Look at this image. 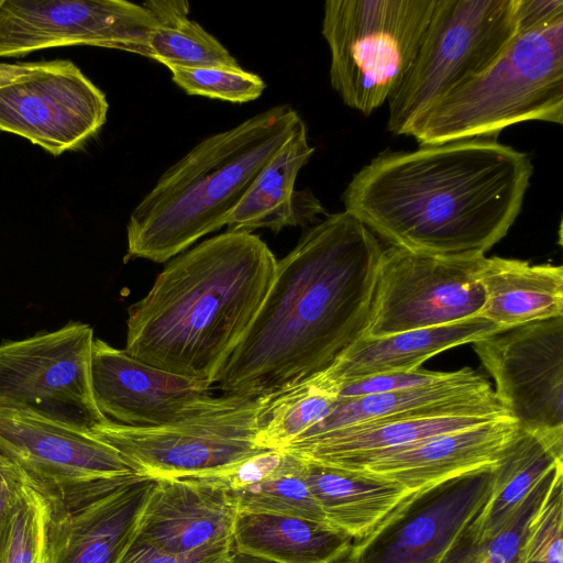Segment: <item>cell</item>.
<instances>
[{
	"instance_id": "obj_1",
	"label": "cell",
	"mask_w": 563,
	"mask_h": 563,
	"mask_svg": "<svg viewBox=\"0 0 563 563\" xmlns=\"http://www.w3.org/2000/svg\"><path fill=\"white\" fill-rule=\"evenodd\" d=\"M383 247L347 211L327 214L277 261L272 286L214 383L269 397L327 369L364 336Z\"/></svg>"
},
{
	"instance_id": "obj_2",
	"label": "cell",
	"mask_w": 563,
	"mask_h": 563,
	"mask_svg": "<svg viewBox=\"0 0 563 563\" xmlns=\"http://www.w3.org/2000/svg\"><path fill=\"white\" fill-rule=\"evenodd\" d=\"M533 165L496 139L385 151L342 195L344 210L391 246L448 257H479L519 216Z\"/></svg>"
},
{
	"instance_id": "obj_3",
	"label": "cell",
	"mask_w": 563,
	"mask_h": 563,
	"mask_svg": "<svg viewBox=\"0 0 563 563\" xmlns=\"http://www.w3.org/2000/svg\"><path fill=\"white\" fill-rule=\"evenodd\" d=\"M277 260L260 236L230 232L172 258L128 309V354L214 384L257 314Z\"/></svg>"
},
{
	"instance_id": "obj_4",
	"label": "cell",
	"mask_w": 563,
	"mask_h": 563,
	"mask_svg": "<svg viewBox=\"0 0 563 563\" xmlns=\"http://www.w3.org/2000/svg\"><path fill=\"white\" fill-rule=\"evenodd\" d=\"M301 120L274 106L210 135L165 170L130 214L124 263L166 262L228 219Z\"/></svg>"
},
{
	"instance_id": "obj_5",
	"label": "cell",
	"mask_w": 563,
	"mask_h": 563,
	"mask_svg": "<svg viewBox=\"0 0 563 563\" xmlns=\"http://www.w3.org/2000/svg\"><path fill=\"white\" fill-rule=\"evenodd\" d=\"M526 121L563 123V18L517 32L493 65L431 106L407 135L420 145L495 139Z\"/></svg>"
},
{
	"instance_id": "obj_6",
	"label": "cell",
	"mask_w": 563,
	"mask_h": 563,
	"mask_svg": "<svg viewBox=\"0 0 563 563\" xmlns=\"http://www.w3.org/2000/svg\"><path fill=\"white\" fill-rule=\"evenodd\" d=\"M438 0H328L321 32L330 81L364 115L380 108L409 69Z\"/></svg>"
},
{
	"instance_id": "obj_7",
	"label": "cell",
	"mask_w": 563,
	"mask_h": 563,
	"mask_svg": "<svg viewBox=\"0 0 563 563\" xmlns=\"http://www.w3.org/2000/svg\"><path fill=\"white\" fill-rule=\"evenodd\" d=\"M264 399L223 394L162 426L136 428L107 419L89 432L153 479L225 476L265 451L255 444Z\"/></svg>"
},
{
	"instance_id": "obj_8",
	"label": "cell",
	"mask_w": 563,
	"mask_h": 563,
	"mask_svg": "<svg viewBox=\"0 0 563 563\" xmlns=\"http://www.w3.org/2000/svg\"><path fill=\"white\" fill-rule=\"evenodd\" d=\"M517 0H438L420 47L387 100V129L407 135L431 106L493 65L517 34Z\"/></svg>"
},
{
	"instance_id": "obj_9",
	"label": "cell",
	"mask_w": 563,
	"mask_h": 563,
	"mask_svg": "<svg viewBox=\"0 0 563 563\" xmlns=\"http://www.w3.org/2000/svg\"><path fill=\"white\" fill-rule=\"evenodd\" d=\"M93 330L68 322L0 344V408L89 432L107 420L91 387Z\"/></svg>"
},
{
	"instance_id": "obj_10",
	"label": "cell",
	"mask_w": 563,
	"mask_h": 563,
	"mask_svg": "<svg viewBox=\"0 0 563 563\" xmlns=\"http://www.w3.org/2000/svg\"><path fill=\"white\" fill-rule=\"evenodd\" d=\"M108 110L106 95L71 60L0 62V131L54 156L86 144Z\"/></svg>"
},
{
	"instance_id": "obj_11",
	"label": "cell",
	"mask_w": 563,
	"mask_h": 563,
	"mask_svg": "<svg viewBox=\"0 0 563 563\" xmlns=\"http://www.w3.org/2000/svg\"><path fill=\"white\" fill-rule=\"evenodd\" d=\"M484 256L448 257L383 249L364 336L380 338L479 317Z\"/></svg>"
},
{
	"instance_id": "obj_12",
	"label": "cell",
	"mask_w": 563,
	"mask_h": 563,
	"mask_svg": "<svg viewBox=\"0 0 563 563\" xmlns=\"http://www.w3.org/2000/svg\"><path fill=\"white\" fill-rule=\"evenodd\" d=\"M0 454L48 507L71 504L136 473L90 432L0 408Z\"/></svg>"
},
{
	"instance_id": "obj_13",
	"label": "cell",
	"mask_w": 563,
	"mask_h": 563,
	"mask_svg": "<svg viewBox=\"0 0 563 563\" xmlns=\"http://www.w3.org/2000/svg\"><path fill=\"white\" fill-rule=\"evenodd\" d=\"M157 22L142 4L125 0H3L0 57L88 45L148 57Z\"/></svg>"
},
{
	"instance_id": "obj_14",
	"label": "cell",
	"mask_w": 563,
	"mask_h": 563,
	"mask_svg": "<svg viewBox=\"0 0 563 563\" xmlns=\"http://www.w3.org/2000/svg\"><path fill=\"white\" fill-rule=\"evenodd\" d=\"M472 344L520 428H563V317L501 329Z\"/></svg>"
},
{
	"instance_id": "obj_15",
	"label": "cell",
	"mask_w": 563,
	"mask_h": 563,
	"mask_svg": "<svg viewBox=\"0 0 563 563\" xmlns=\"http://www.w3.org/2000/svg\"><path fill=\"white\" fill-rule=\"evenodd\" d=\"M493 471L450 482L395 512L342 563H446L488 499Z\"/></svg>"
},
{
	"instance_id": "obj_16",
	"label": "cell",
	"mask_w": 563,
	"mask_h": 563,
	"mask_svg": "<svg viewBox=\"0 0 563 563\" xmlns=\"http://www.w3.org/2000/svg\"><path fill=\"white\" fill-rule=\"evenodd\" d=\"M519 429L512 417H505L428 438L335 471L404 487L424 497L455 479L494 471Z\"/></svg>"
},
{
	"instance_id": "obj_17",
	"label": "cell",
	"mask_w": 563,
	"mask_h": 563,
	"mask_svg": "<svg viewBox=\"0 0 563 563\" xmlns=\"http://www.w3.org/2000/svg\"><path fill=\"white\" fill-rule=\"evenodd\" d=\"M90 373L99 411L129 427L173 422L213 396L212 384L148 365L100 339L93 340Z\"/></svg>"
},
{
	"instance_id": "obj_18",
	"label": "cell",
	"mask_w": 563,
	"mask_h": 563,
	"mask_svg": "<svg viewBox=\"0 0 563 563\" xmlns=\"http://www.w3.org/2000/svg\"><path fill=\"white\" fill-rule=\"evenodd\" d=\"M239 516L238 497L220 476L155 479L134 538L177 554L233 545Z\"/></svg>"
},
{
	"instance_id": "obj_19",
	"label": "cell",
	"mask_w": 563,
	"mask_h": 563,
	"mask_svg": "<svg viewBox=\"0 0 563 563\" xmlns=\"http://www.w3.org/2000/svg\"><path fill=\"white\" fill-rule=\"evenodd\" d=\"M154 482L133 473L71 504L48 507L47 563H115Z\"/></svg>"
},
{
	"instance_id": "obj_20",
	"label": "cell",
	"mask_w": 563,
	"mask_h": 563,
	"mask_svg": "<svg viewBox=\"0 0 563 563\" xmlns=\"http://www.w3.org/2000/svg\"><path fill=\"white\" fill-rule=\"evenodd\" d=\"M563 467V428L519 429L492 472V492L466 532L477 547L506 529L544 493L553 474Z\"/></svg>"
},
{
	"instance_id": "obj_21",
	"label": "cell",
	"mask_w": 563,
	"mask_h": 563,
	"mask_svg": "<svg viewBox=\"0 0 563 563\" xmlns=\"http://www.w3.org/2000/svg\"><path fill=\"white\" fill-rule=\"evenodd\" d=\"M314 147L309 144L302 119L291 135L265 164L227 222V231L249 232L268 229L274 233L287 227L319 222L327 212L309 190H296L300 169Z\"/></svg>"
},
{
	"instance_id": "obj_22",
	"label": "cell",
	"mask_w": 563,
	"mask_h": 563,
	"mask_svg": "<svg viewBox=\"0 0 563 563\" xmlns=\"http://www.w3.org/2000/svg\"><path fill=\"white\" fill-rule=\"evenodd\" d=\"M501 329L475 317L387 336H362L322 373L339 385L378 374L412 371L443 351L473 343Z\"/></svg>"
},
{
	"instance_id": "obj_23",
	"label": "cell",
	"mask_w": 563,
	"mask_h": 563,
	"mask_svg": "<svg viewBox=\"0 0 563 563\" xmlns=\"http://www.w3.org/2000/svg\"><path fill=\"white\" fill-rule=\"evenodd\" d=\"M484 305L479 317L507 329L563 317V267L484 256L479 273Z\"/></svg>"
},
{
	"instance_id": "obj_24",
	"label": "cell",
	"mask_w": 563,
	"mask_h": 563,
	"mask_svg": "<svg viewBox=\"0 0 563 563\" xmlns=\"http://www.w3.org/2000/svg\"><path fill=\"white\" fill-rule=\"evenodd\" d=\"M351 544L327 525L266 514L240 512L233 533L234 554L263 563H339Z\"/></svg>"
},
{
	"instance_id": "obj_25",
	"label": "cell",
	"mask_w": 563,
	"mask_h": 563,
	"mask_svg": "<svg viewBox=\"0 0 563 563\" xmlns=\"http://www.w3.org/2000/svg\"><path fill=\"white\" fill-rule=\"evenodd\" d=\"M302 464L305 479L328 523L352 542L367 538L406 503L422 498L404 487L356 478L303 461Z\"/></svg>"
},
{
	"instance_id": "obj_26",
	"label": "cell",
	"mask_w": 563,
	"mask_h": 563,
	"mask_svg": "<svg viewBox=\"0 0 563 563\" xmlns=\"http://www.w3.org/2000/svg\"><path fill=\"white\" fill-rule=\"evenodd\" d=\"M143 5L157 22L148 36L150 58L166 67H241L221 42L188 18V1L151 0Z\"/></svg>"
},
{
	"instance_id": "obj_27",
	"label": "cell",
	"mask_w": 563,
	"mask_h": 563,
	"mask_svg": "<svg viewBox=\"0 0 563 563\" xmlns=\"http://www.w3.org/2000/svg\"><path fill=\"white\" fill-rule=\"evenodd\" d=\"M338 400L336 385L322 372L265 397L255 444L265 450H283L325 418Z\"/></svg>"
},
{
	"instance_id": "obj_28",
	"label": "cell",
	"mask_w": 563,
	"mask_h": 563,
	"mask_svg": "<svg viewBox=\"0 0 563 563\" xmlns=\"http://www.w3.org/2000/svg\"><path fill=\"white\" fill-rule=\"evenodd\" d=\"M285 453V461L271 476L233 490L240 512L296 517L331 527L305 479L302 461Z\"/></svg>"
},
{
	"instance_id": "obj_29",
	"label": "cell",
	"mask_w": 563,
	"mask_h": 563,
	"mask_svg": "<svg viewBox=\"0 0 563 563\" xmlns=\"http://www.w3.org/2000/svg\"><path fill=\"white\" fill-rule=\"evenodd\" d=\"M563 467L534 509L515 563H563Z\"/></svg>"
},
{
	"instance_id": "obj_30",
	"label": "cell",
	"mask_w": 563,
	"mask_h": 563,
	"mask_svg": "<svg viewBox=\"0 0 563 563\" xmlns=\"http://www.w3.org/2000/svg\"><path fill=\"white\" fill-rule=\"evenodd\" d=\"M167 68L173 81L191 96L242 103L257 99L265 89V82L260 76L241 67Z\"/></svg>"
},
{
	"instance_id": "obj_31",
	"label": "cell",
	"mask_w": 563,
	"mask_h": 563,
	"mask_svg": "<svg viewBox=\"0 0 563 563\" xmlns=\"http://www.w3.org/2000/svg\"><path fill=\"white\" fill-rule=\"evenodd\" d=\"M48 506L27 486L16 506L0 563H47Z\"/></svg>"
},
{
	"instance_id": "obj_32",
	"label": "cell",
	"mask_w": 563,
	"mask_h": 563,
	"mask_svg": "<svg viewBox=\"0 0 563 563\" xmlns=\"http://www.w3.org/2000/svg\"><path fill=\"white\" fill-rule=\"evenodd\" d=\"M453 372H435L418 367L358 378L336 385L338 399L390 393L431 385L449 378Z\"/></svg>"
},
{
	"instance_id": "obj_33",
	"label": "cell",
	"mask_w": 563,
	"mask_h": 563,
	"mask_svg": "<svg viewBox=\"0 0 563 563\" xmlns=\"http://www.w3.org/2000/svg\"><path fill=\"white\" fill-rule=\"evenodd\" d=\"M233 545L177 554L133 538L115 563H233Z\"/></svg>"
},
{
	"instance_id": "obj_34",
	"label": "cell",
	"mask_w": 563,
	"mask_h": 563,
	"mask_svg": "<svg viewBox=\"0 0 563 563\" xmlns=\"http://www.w3.org/2000/svg\"><path fill=\"white\" fill-rule=\"evenodd\" d=\"M27 486L20 468L0 454V561L7 548L16 506Z\"/></svg>"
},
{
	"instance_id": "obj_35",
	"label": "cell",
	"mask_w": 563,
	"mask_h": 563,
	"mask_svg": "<svg viewBox=\"0 0 563 563\" xmlns=\"http://www.w3.org/2000/svg\"><path fill=\"white\" fill-rule=\"evenodd\" d=\"M286 453L283 450H265L239 464L225 476H220L232 489L238 490L271 476L285 461Z\"/></svg>"
},
{
	"instance_id": "obj_36",
	"label": "cell",
	"mask_w": 563,
	"mask_h": 563,
	"mask_svg": "<svg viewBox=\"0 0 563 563\" xmlns=\"http://www.w3.org/2000/svg\"><path fill=\"white\" fill-rule=\"evenodd\" d=\"M517 30L526 31L563 18V0H517Z\"/></svg>"
},
{
	"instance_id": "obj_37",
	"label": "cell",
	"mask_w": 563,
	"mask_h": 563,
	"mask_svg": "<svg viewBox=\"0 0 563 563\" xmlns=\"http://www.w3.org/2000/svg\"><path fill=\"white\" fill-rule=\"evenodd\" d=\"M2 1H3V0H0V7H1V4H2Z\"/></svg>"
}]
</instances>
